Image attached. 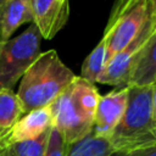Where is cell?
Masks as SVG:
<instances>
[{
    "label": "cell",
    "instance_id": "12",
    "mask_svg": "<svg viewBox=\"0 0 156 156\" xmlns=\"http://www.w3.org/2000/svg\"><path fill=\"white\" fill-rule=\"evenodd\" d=\"M24 115L22 104L13 90L0 89V143Z\"/></svg>",
    "mask_w": 156,
    "mask_h": 156
},
{
    "label": "cell",
    "instance_id": "6",
    "mask_svg": "<svg viewBox=\"0 0 156 156\" xmlns=\"http://www.w3.org/2000/svg\"><path fill=\"white\" fill-rule=\"evenodd\" d=\"M156 34V0H152L151 13L141 30L132 40V43L117 54L105 67L99 83L112 85L116 88L127 87L133 72V68L143 54L145 46Z\"/></svg>",
    "mask_w": 156,
    "mask_h": 156
},
{
    "label": "cell",
    "instance_id": "11",
    "mask_svg": "<svg viewBox=\"0 0 156 156\" xmlns=\"http://www.w3.org/2000/svg\"><path fill=\"white\" fill-rule=\"evenodd\" d=\"M156 83V34L145 46L138 58L128 85L151 87Z\"/></svg>",
    "mask_w": 156,
    "mask_h": 156
},
{
    "label": "cell",
    "instance_id": "18",
    "mask_svg": "<svg viewBox=\"0 0 156 156\" xmlns=\"http://www.w3.org/2000/svg\"><path fill=\"white\" fill-rule=\"evenodd\" d=\"M152 106H154V112L156 116V83L152 84Z\"/></svg>",
    "mask_w": 156,
    "mask_h": 156
},
{
    "label": "cell",
    "instance_id": "1",
    "mask_svg": "<svg viewBox=\"0 0 156 156\" xmlns=\"http://www.w3.org/2000/svg\"><path fill=\"white\" fill-rule=\"evenodd\" d=\"M99 99L95 84L79 76L49 105L52 127L62 134L67 145L79 141L93 132Z\"/></svg>",
    "mask_w": 156,
    "mask_h": 156
},
{
    "label": "cell",
    "instance_id": "17",
    "mask_svg": "<svg viewBox=\"0 0 156 156\" xmlns=\"http://www.w3.org/2000/svg\"><path fill=\"white\" fill-rule=\"evenodd\" d=\"M126 156H156V146L150 147V149H145V150L134 151L130 154H126Z\"/></svg>",
    "mask_w": 156,
    "mask_h": 156
},
{
    "label": "cell",
    "instance_id": "16",
    "mask_svg": "<svg viewBox=\"0 0 156 156\" xmlns=\"http://www.w3.org/2000/svg\"><path fill=\"white\" fill-rule=\"evenodd\" d=\"M66 151L67 143L65 141L62 134L55 127H52L49 134L44 156H66Z\"/></svg>",
    "mask_w": 156,
    "mask_h": 156
},
{
    "label": "cell",
    "instance_id": "3",
    "mask_svg": "<svg viewBox=\"0 0 156 156\" xmlns=\"http://www.w3.org/2000/svg\"><path fill=\"white\" fill-rule=\"evenodd\" d=\"M76 77L55 50L41 52L22 77L16 93L24 115L52 104Z\"/></svg>",
    "mask_w": 156,
    "mask_h": 156
},
{
    "label": "cell",
    "instance_id": "9",
    "mask_svg": "<svg viewBox=\"0 0 156 156\" xmlns=\"http://www.w3.org/2000/svg\"><path fill=\"white\" fill-rule=\"evenodd\" d=\"M51 127L52 115L49 106L33 110L21 117V119L2 139L0 145H10L20 141L37 139L50 130Z\"/></svg>",
    "mask_w": 156,
    "mask_h": 156
},
{
    "label": "cell",
    "instance_id": "15",
    "mask_svg": "<svg viewBox=\"0 0 156 156\" xmlns=\"http://www.w3.org/2000/svg\"><path fill=\"white\" fill-rule=\"evenodd\" d=\"M50 130L33 140L0 145V156H44Z\"/></svg>",
    "mask_w": 156,
    "mask_h": 156
},
{
    "label": "cell",
    "instance_id": "8",
    "mask_svg": "<svg viewBox=\"0 0 156 156\" xmlns=\"http://www.w3.org/2000/svg\"><path fill=\"white\" fill-rule=\"evenodd\" d=\"M33 22L41 38L51 40L69 18V2L67 0H29Z\"/></svg>",
    "mask_w": 156,
    "mask_h": 156
},
{
    "label": "cell",
    "instance_id": "2",
    "mask_svg": "<svg viewBox=\"0 0 156 156\" xmlns=\"http://www.w3.org/2000/svg\"><path fill=\"white\" fill-rule=\"evenodd\" d=\"M129 87L127 108L108 141L115 151L130 154L156 146V116L151 87Z\"/></svg>",
    "mask_w": 156,
    "mask_h": 156
},
{
    "label": "cell",
    "instance_id": "14",
    "mask_svg": "<svg viewBox=\"0 0 156 156\" xmlns=\"http://www.w3.org/2000/svg\"><path fill=\"white\" fill-rule=\"evenodd\" d=\"M106 55H107L106 41L104 38H101V40L93 49V51L85 57L82 65L80 77L91 84L99 83V78L101 77L106 66Z\"/></svg>",
    "mask_w": 156,
    "mask_h": 156
},
{
    "label": "cell",
    "instance_id": "5",
    "mask_svg": "<svg viewBox=\"0 0 156 156\" xmlns=\"http://www.w3.org/2000/svg\"><path fill=\"white\" fill-rule=\"evenodd\" d=\"M41 35L32 23L20 35L0 43V89L12 90L40 52Z\"/></svg>",
    "mask_w": 156,
    "mask_h": 156
},
{
    "label": "cell",
    "instance_id": "4",
    "mask_svg": "<svg viewBox=\"0 0 156 156\" xmlns=\"http://www.w3.org/2000/svg\"><path fill=\"white\" fill-rule=\"evenodd\" d=\"M151 9L152 0H121L115 2L102 37L107 48L106 65L138 35L149 18Z\"/></svg>",
    "mask_w": 156,
    "mask_h": 156
},
{
    "label": "cell",
    "instance_id": "10",
    "mask_svg": "<svg viewBox=\"0 0 156 156\" xmlns=\"http://www.w3.org/2000/svg\"><path fill=\"white\" fill-rule=\"evenodd\" d=\"M28 22H33L29 0H0V43L11 39L15 30Z\"/></svg>",
    "mask_w": 156,
    "mask_h": 156
},
{
    "label": "cell",
    "instance_id": "7",
    "mask_svg": "<svg viewBox=\"0 0 156 156\" xmlns=\"http://www.w3.org/2000/svg\"><path fill=\"white\" fill-rule=\"evenodd\" d=\"M129 96V87L115 88L110 93L100 96L93 133L104 139H110L115 128L119 123L127 108Z\"/></svg>",
    "mask_w": 156,
    "mask_h": 156
},
{
    "label": "cell",
    "instance_id": "13",
    "mask_svg": "<svg viewBox=\"0 0 156 156\" xmlns=\"http://www.w3.org/2000/svg\"><path fill=\"white\" fill-rule=\"evenodd\" d=\"M66 156H126L115 151L108 139L99 138L93 132L85 138L67 145Z\"/></svg>",
    "mask_w": 156,
    "mask_h": 156
}]
</instances>
